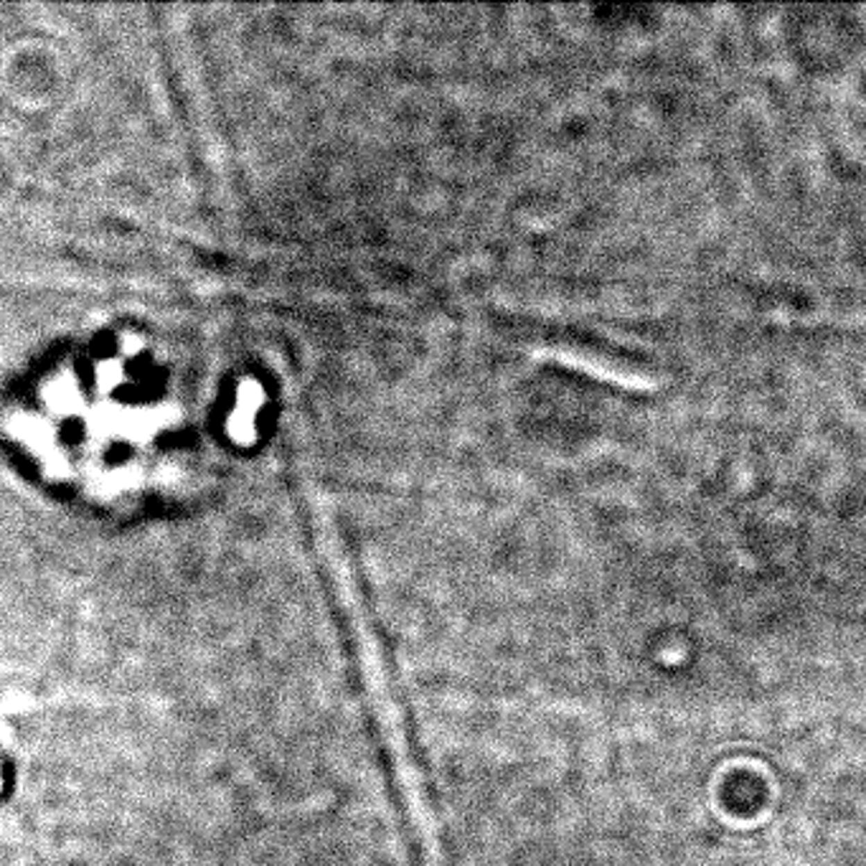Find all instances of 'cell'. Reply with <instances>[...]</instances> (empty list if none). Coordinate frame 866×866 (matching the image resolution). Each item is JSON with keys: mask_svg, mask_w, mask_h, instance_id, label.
I'll list each match as a JSON object with an SVG mask.
<instances>
[{"mask_svg": "<svg viewBox=\"0 0 866 866\" xmlns=\"http://www.w3.org/2000/svg\"><path fill=\"white\" fill-rule=\"evenodd\" d=\"M257 392L171 338L107 328L26 374L3 399L0 435L74 506L142 516L214 488L260 427Z\"/></svg>", "mask_w": 866, "mask_h": 866, "instance_id": "cell-1", "label": "cell"}]
</instances>
